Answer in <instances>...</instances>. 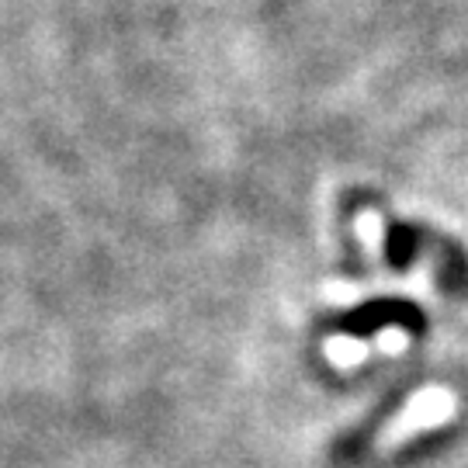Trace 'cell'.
<instances>
[{
	"instance_id": "cell-1",
	"label": "cell",
	"mask_w": 468,
	"mask_h": 468,
	"mask_svg": "<svg viewBox=\"0 0 468 468\" xmlns=\"http://www.w3.org/2000/svg\"><path fill=\"white\" fill-rule=\"evenodd\" d=\"M385 323L413 326V323H420V309H413L410 302H375V305H365L361 313H354L351 330L361 334V330H375V326H385Z\"/></svg>"
}]
</instances>
